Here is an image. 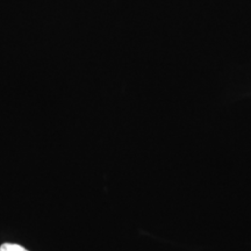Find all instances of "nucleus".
Segmentation results:
<instances>
[{
	"label": "nucleus",
	"instance_id": "f257e3e1",
	"mask_svg": "<svg viewBox=\"0 0 251 251\" xmlns=\"http://www.w3.org/2000/svg\"><path fill=\"white\" fill-rule=\"evenodd\" d=\"M0 251H29L26 248L19 246L15 243H4L0 247Z\"/></svg>",
	"mask_w": 251,
	"mask_h": 251
}]
</instances>
